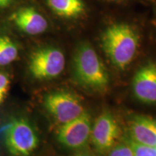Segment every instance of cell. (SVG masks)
Wrapping results in <instances>:
<instances>
[{
    "label": "cell",
    "mask_w": 156,
    "mask_h": 156,
    "mask_svg": "<svg viewBox=\"0 0 156 156\" xmlns=\"http://www.w3.org/2000/svg\"><path fill=\"white\" fill-rule=\"evenodd\" d=\"M103 51L112 64L124 70L135 56L139 36L132 27L124 23H116L107 28L101 36Z\"/></svg>",
    "instance_id": "6da1fadb"
},
{
    "label": "cell",
    "mask_w": 156,
    "mask_h": 156,
    "mask_svg": "<svg viewBox=\"0 0 156 156\" xmlns=\"http://www.w3.org/2000/svg\"><path fill=\"white\" fill-rule=\"evenodd\" d=\"M73 72L80 85L98 92L104 91L110 83L104 64L88 43L77 46L73 58Z\"/></svg>",
    "instance_id": "7a4b0ae2"
},
{
    "label": "cell",
    "mask_w": 156,
    "mask_h": 156,
    "mask_svg": "<svg viewBox=\"0 0 156 156\" xmlns=\"http://www.w3.org/2000/svg\"><path fill=\"white\" fill-rule=\"evenodd\" d=\"M5 146L13 156H30L39 145L38 134L28 120L19 118L13 120L4 133Z\"/></svg>",
    "instance_id": "3957f363"
},
{
    "label": "cell",
    "mask_w": 156,
    "mask_h": 156,
    "mask_svg": "<svg viewBox=\"0 0 156 156\" xmlns=\"http://www.w3.org/2000/svg\"><path fill=\"white\" fill-rule=\"evenodd\" d=\"M65 67V56L55 47H43L33 52L28 68L31 75L39 80H51L59 76Z\"/></svg>",
    "instance_id": "277c9868"
},
{
    "label": "cell",
    "mask_w": 156,
    "mask_h": 156,
    "mask_svg": "<svg viewBox=\"0 0 156 156\" xmlns=\"http://www.w3.org/2000/svg\"><path fill=\"white\" fill-rule=\"evenodd\" d=\"M44 106L54 119L62 124L75 119L85 112L80 98L67 91L48 93L44 99Z\"/></svg>",
    "instance_id": "5b68a950"
},
{
    "label": "cell",
    "mask_w": 156,
    "mask_h": 156,
    "mask_svg": "<svg viewBox=\"0 0 156 156\" xmlns=\"http://www.w3.org/2000/svg\"><path fill=\"white\" fill-rule=\"evenodd\" d=\"M92 122L90 115L84 112L75 119L62 124L58 129L56 137L58 142L69 149L85 147L90 138Z\"/></svg>",
    "instance_id": "8992f818"
},
{
    "label": "cell",
    "mask_w": 156,
    "mask_h": 156,
    "mask_svg": "<svg viewBox=\"0 0 156 156\" xmlns=\"http://www.w3.org/2000/svg\"><path fill=\"white\" fill-rule=\"evenodd\" d=\"M120 128L112 113L105 111L98 116L91 129L90 138L99 153H108L116 145Z\"/></svg>",
    "instance_id": "52a82bcc"
},
{
    "label": "cell",
    "mask_w": 156,
    "mask_h": 156,
    "mask_svg": "<svg viewBox=\"0 0 156 156\" xmlns=\"http://www.w3.org/2000/svg\"><path fill=\"white\" fill-rule=\"evenodd\" d=\"M132 91L140 102L156 104V62H148L136 71L132 80Z\"/></svg>",
    "instance_id": "ba28073f"
},
{
    "label": "cell",
    "mask_w": 156,
    "mask_h": 156,
    "mask_svg": "<svg viewBox=\"0 0 156 156\" xmlns=\"http://www.w3.org/2000/svg\"><path fill=\"white\" fill-rule=\"evenodd\" d=\"M10 20L17 28L31 36L42 34L48 28L47 20L34 7L17 9L11 15Z\"/></svg>",
    "instance_id": "9c48e42d"
},
{
    "label": "cell",
    "mask_w": 156,
    "mask_h": 156,
    "mask_svg": "<svg viewBox=\"0 0 156 156\" xmlns=\"http://www.w3.org/2000/svg\"><path fill=\"white\" fill-rule=\"evenodd\" d=\"M129 138L142 145L156 146V121L143 115H136L129 122Z\"/></svg>",
    "instance_id": "30bf717a"
},
{
    "label": "cell",
    "mask_w": 156,
    "mask_h": 156,
    "mask_svg": "<svg viewBox=\"0 0 156 156\" xmlns=\"http://www.w3.org/2000/svg\"><path fill=\"white\" fill-rule=\"evenodd\" d=\"M47 5L55 14L65 18L77 17L85 11L82 0H47Z\"/></svg>",
    "instance_id": "8fae6325"
},
{
    "label": "cell",
    "mask_w": 156,
    "mask_h": 156,
    "mask_svg": "<svg viewBox=\"0 0 156 156\" xmlns=\"http://www.w3.org/2000/svg\"><path fill=\"white\" fill-rule=\"evenodd\" d=\"M18 48L9 37L0 36V66L8 65L16 59Z\"/></svg>",
    "instance_id": "7c38bea8"
},
{
    "label": "cell",
    "mask_w": 156,
    "mask_h": 156,
    "mask_svg": "<svg viewBox=\"0 0 156 156\" xmlns=\"http://www.w3.org/2000/svg\"><path fill=\"white\" fill-rule=\"evenodd\" d=\"M124 141L130 145L134 156H156V146L142 145L129 137L126 138Z\"/></svg>",
    "instance_id": "4fadbf2b"
},
{
    "label": "cell",
    "mask_w": 156,
    "mask_h": 156,
    "mask_svg": "<svg viewBox=\"0 0 156 156\" xmlns=\"http://www.w3.org/2000/svg\"><path fill=\"white\" fill-rule=\"evenodd\" d=\"M108 153V156H134L130 145L125 141L115 145Z\"/></svg>",
    "instance_id": "5bb4252c"
},
{
    "label": "cell",
    "mask_w": 156,
    "mask_h": 156,
    "mask_svg": "<svg viewBox=\"0 0 156 156\" xmlns=\"http://www.w3.org/2000/svg\"><path fill=\"white\" fill-rule=\"evenodd\" d=\"M10 85V81L6 74L0 73V103L5 98L6 95L8 92Z\"/></svg>",
    "instance_id": "9a60e30c"
},
{
    "label": "cell",
    "mask_w": 156,
    "mask_h": 156,
    "mask_svg": "<svg viewBox=\"0 0 156 156\" xmlns=\"http://www.w3.org/2000/svg\"><path fill=\"white\" fill-rule=\"evenodd\" d=\"M13 0H0V8H5L8 7Z\"/></svg>",
    "instance_id": "2e32d148"
},
{
    "label": "cell",
    "mask_w": 156,
    "mask_h": 156,
    "mask_svg": "<svg viewBox=\"0 0 156 156\" xmlns=\"http://www.w3.org/2000/svg\"><path fill=\"white\" fill-rule=\"evenodd\" d=\"M72 156H94V155H91V154H88V153H78Z\"/></svg>",
    "instance_id": "e0dca14e"
}]
</instances>
